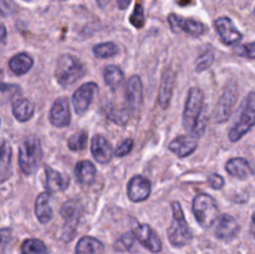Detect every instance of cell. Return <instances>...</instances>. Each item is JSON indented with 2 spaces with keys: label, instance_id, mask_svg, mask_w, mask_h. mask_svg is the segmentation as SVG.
<instances>
[{
  "label": "cell",
  "instance_id": "cell-37",
  "mask_svg": "<svg viewBox=\"0 0 255 254\" xmlns=\"http://www.w3.org/2000/svg\"><path fill=\"white\" fill-rule=\"evenodd\" d=\"M234 52L242 57L247 59H255V42H249V44L239 45L234 49Z\"/></svg>",
  "mask_w": 255,
  "mask_h": 254
},
{
  "label": "cell",
  "instance_id": "cell-42",
  "mask_svg": "<svg viewBox=\"0 0 255 254\" xmlns=\"http://www.w3.org/2000/svg\"><path fill=\"white\" fill-rule=\"evenodd\" d=\"M131 1L132 0H117V6H119L121 10H125L129 6Z\"/></svg>",
  "mask_w": 255,
  "mask_h": 254
},
{
  "label": "cell",
  "instance_id": "cell-1",
  "mask_svg": "<svg viewBox=\"0 0 255 254\" xmlns=\"http://www.w3.org/2000/svg\"><path fill=\"white\" fill-rule=\"evenodd\" d=\"M207 116L204 112V92L198 87L188 91L183 111V127L194 136H202L206 131Z\"/></svg>",
  "mask_w": 255,
  "mask_h": 254
},
{
  "label": "cell",
  "instance_id": "cell-36",
  "mask_svg": "<svg viewBox=\"0 0 255 254\" xmlns=\"http://www.w3.org/2000/svg\"><path fill=\"white\" fill-rule=\"evenodd\" d=\"M129 21L137 29H141V27L144 26V22H146V17H144V11L143 6H142L141 2H137L136 6H134L133 12L131 14V17H129Z\"/></svg>",
  "mask_w": 255,
  "mask_h": 254
},
{
  "label": "cell",
  "instance_id": "cell-33",
  "mask_svg": "<svg viewBox=\"0 0 255 254\" xmlns=\"http://www.w3.org/2000/svg\"><path fill=\"white\" fill-rule=\"evenodd\" d=\"M214 62V51L213 49H208L197 59L196 61V71L202 72L204 70L209 69Z\"/></svg>",
  "mask_w": 255,
  "mask_h": 254
},
{
  "label": "cell",
  "instance_id": "cell-39",
  "mask_svg": "<svg viewBox=\"0 0 255 254\" xmlns=\"http://www.w3.org/2000/svg\"><path fill=\"white\" fill-rule=\"evenodd\" d=\"M16 7L14 0H0V12L5 16L14 14L16 11Z\"/></svg>",
  "mask_w": 255,
  "mask_h": 254
},
{
  "label": "cell",
  "instance_id": "cell-27",
  "mask_svg": "<svg viewBox=\"0 0 255 254\" xmlns=\"http://www.w3.org/2000/svg\"><path fill=\"white\" fill-rule=\"evenodd\" d=\"M104 79L107 86L111 87L112 91H116V90L120 89L121 85L124 84L125 75L124 71H122L119 66L109 65V66L105 67L104 70Z\"/></svg>",
  "mask_w": 255,
  "mask_h": 254
},
{
  "label": "cell",
  "instance_id": "cell-7",
  "mask_svg": "<svg viewBox=\"0 0 255 254\" xmlns=\"http://www.w3.org/2000/svg\"><path fill=\"white\" fill-rule=\"evenodd\" d=\"M82 211H84V208H82L81 202L77 201V199H69L62 204L61 209H60V214L65 222L61 233L62 241L69 242L74 238L80 218L82 216Z\"/></svg>",
  "mask_w": 255,
  "mask_h": 254
},
{
  "label": "cell",
  "instance_id": "cell-21",
  "mask_svg": "<svg viewBox=\"0 0 255 254\" xmlns=\"http://www.w3.org/2000/svg\"><path fill=\"white\" fill-rule=\"evenodd\" d=\"M50 196L49 192H42L39 196L36 197V201H35V214H36L37 221L41 224L49 223L52 219V208L50 206Z\"/></svg>",
  "mask_w": 255,
  "mask_h": 254
},
{
  "label": "cell",
  "instance_id": "cell-9",
  "mask_svg": "<svg viewBox=\"0 0 255 254\" xmlns=\"http://www.w3.org/2000/svg\"><path fill=\"white\" fill-rule=\"evenodd\" d=\"M143 101V85L141 77L134 75L129 77L125 87V107L129 111V114H137L142 106Z\"/></svg>",
  "mask_w": 255,
  "mask_h": 254
},
{
  "label": "cell",
  "instance_id": "cell-35",
  "mask_svg": "<svg viewBox=\"0 0 255 254\" xmlns=\"http://www.w3.org/2000/svg\"><path fill=\"white\" fill-rule=\"evenodd\" d=\"M134 236L132 233L122 234L121 238L115 243V251L117 252H128L133 248L134 246Z\"/></svg>",
  "mask_w": 255,
  "mask_h": 254
},
{
  "label": "cell",
  "instance_id": "cell-32",
  "mask_svg": "<svg viewBox=\"0 0 255 254\" xmlns=\"http://www.w3.org/2000/svg\"><path fill=\"white\" fill-rule=\"evenodd\" d=\"M87 143V132L79 131L77 133H74L69 139H67V146L71 151H82L86 147Z\"/></svg>",
  "mask_w": 255,
  "mask_h": 254
},
{
  "label": "cell",
  "instance_id": "cell-8",
  "mask_svg": "<svg viewBox=\"0 0 255 254\" xmlns=\"http://www.w3.org/2000/svg\"><path fill=\"white\" fill-rule=\"evenodd\" d=\"M237 99H238V87H237L236 82L231 81L226 86L218 104H217L214 117H216V121L218 124L228 121L232 112H233L234 106H236Z\"/></svg>",
  "mask_w": 255,
  "mask_h": 254
},
{
  "label": "cell",
  "instance_id": "cell-24",
  "mask_svg": "<svg viewBox=\"0 0 255 254\" xmlns=\"http://www.w3.org/2000/svg\"><path fill=\"white\" fill-rule=\"evenodd\" d=\"M75 176L79 183L84 186H90L96 179V167L91 161H80L75 167Z\"/></svg>",
  "mask_w": 255,
  "mask_h": 254
},
{
  "label": "cell",
  "instance_id": "cell-16",
  "mask_svg": "<svg viewBox=\"0 0 255 254\" xmlns=\"http://www.w3.org/2000/svg\"><path fill=\"white\" fill-rule=\"evenodd\" d=\"M176 79L177 74L173 69L168 67V69L164 70L158 92V105L162 109H167L169 106V102L173 96L174 86H176Z\"/></svg>",
  "mask_w": 255,
  "mask_h": 254
},
{
  "label": "cell",
  "instance_id": "cell-41",
  "mask_svg": "<svg viewBox=\"0 0 255 254\" xmlns=\"http://www.w3.org/2000/svg\"><path fill=\"white\" fill-rule=\"evenodd\" d=\"M10 237H11V231L10 229H1L0 231V244L5 246L10 241Z\"/></svg>",
  "mask_w": 255,
  "mask_h": 254
},
{
  "label": "cell",
  "instance_id": "cell-3",
  "mask_svg": "<svg viewBox=\"0 0 255 254\" xmlns=\"http://www.w3.org/2000/svg\"><path fill=\"white\" fill-rule=\"evenodd\" d=\"M42 159L41 142L37 137H27L19 148V166L22 173L30 176L36 172Z\"/></svg>",
  "mask_w": 255,
  "mask_h": 254
},
{
  "label": "cell",
  "instance_id": "cell-12",
  "mask_svg": "<svg viewBox=\"0 0 255 254\" xmlns=\"http://www.w3.org/2000/svg\"><path fill=\"white\" fill-rule=\"evenodd\" d=\"M97 91V85L95 82H86L81 85L72 96V104H74L75 112L79 116H82L89 110L92 100H94L95 92Z\"/></svg>",
  "mask_w": 255,
  "mask_h": 254
},
{
  "label": "cell",
  "instance_id": "cell-2",
  "mask_svg": "<svg viewBox=\"0 0 255 254\" xmlns=\"http://www.w3.org/2000/svg\"><path fill=\"white\" fill-rule=\"evenodd\" d=\"M172 213H173V218H172L171 226L167 229V236H168V241L172 246L181 248L192 241L193 234L187 223L179 202L176 201L172 203Z\"/></svg>",
  "mask_w": 255,
  "mask_h": 254
},
{
  "label": "cell",
  "instance_id": "cell-28",
  "mask_svg": "<svg viewBox=\"0 0 255 254\" xmlns=\"http://www.w3.org/2000/svg\"><path fill=\"white\" fill-rule=\"evenodd\" d=\"M21 254H49L47 247L45 246L41 239L29 238L22 242L20 247Z\"/></svg>",
  "mask_w": 255,
  "mask_h": 254
},
{
  "label": "cell",
  "instance_id": "cell-13",
  "mask_svg": "<svg viewBox=\"0 0 255 254\" xmlns=\"http://www.w3.org/2000/svg\"><path fill=\"white\" fill-rule=\"evenodd\" d=\"M49 120L52 126L59 128L69 126L71 122V111H70L69 100L66 97H59L55 100L50 110Z\"/></svg>",
  "mask_w": 255,
  "mask_h": 254
},
{
  "label": "cell",
  "instance_id": "cell-11",
  "mask_svg": "<svg viewBox=\"0 0 255 254\" xmlns=\"http://www.w3.org/2000/svg\"><path fill=\"white\" fill-rule=\"evenodd\" d=\"M132 234L151 253H159L162 251L161 238L148 224H137Z\"/></svg>",
  "mask_w": 255,
  "mask_h": 254
},
{
  "label": "cell",
  "instance_id": "cell-15",
  "mask_svg": "<svg viewBox=\"0 0 255 254\" xmlns=\"http://www.w3.org/2000/svg\"><path fill=\"white\" fill-rule=\"evenodd\" d=\"M216 30L221 36V40L226 45H236L242 41L243 34L239 31L229 17L222 16L216 20Z\"/></svg>",
  "mask_w": 255,
  "mask_h": 254
},
{
  "label": "cell",
  "instance_id": "cell-45",
  "mask_svg": "<svg viewBox=\"0 0 255 254\" xmlns=\"http://www.w3.org/2000/svg\"><path fill=\"white\" fill-rule=\"evenodd\" d=\"M251 233L253 234V237L255 238V212L252 216V223H251Z\"/></svg>",
  "mask_w": 255,
  "mask_h": 254
},
{
  "label": "cell",
  "instance_id": "cell-46",
  "mask_svg": "<svg viewBox=\"0 0 255 254\" xmlns=\"http://www.w3.org/2000/svg\"><path fill=\"white\" fill-rule=\"evenodd\" d=\"M192 0H179V4L181 5H186V4H189Z\"/></svg>",
  "mask_w": 255,
  "mask_h": 254
},
{
  "label": "cell",
  "instance_id": "cell-14",
  "mask_svg": "<svg viewBox=\"0 0 255 254\" xmlns=\"http://www.w3.org/2000/svg\"><path fill=\"white\" fill-rule=\"evenodd\" d=\"M151 181L147 177L134 176L127 184V196L132 202H143L151 194Z\"/></svg>",
  "mask_w": 255,
  "mask_h": 254
},
{
  "label": "cell",
  "instance_id": "cell-26",
  "mask_svg": "<svg viewBox=\"0 0 255 254\" xmlns=\"http://www.w3.org/2000/svg\"><path fill=\"white\" fill-rule=\"evenodd\" d=\"M105 251V246L101 241L94 237H82L77 242L75 254H102Z\"/></svg>",
  "mask_w": 255,
  "mask_h": 254
},
{
  "label": "cell",
  "instance_id": "cell-43",
  "mask_svg": "<svg viewBox=\"0 0 255 254\" xmlns=\"http://www.w3.org/2000/svg\"><path fill=\"white\" fill-rule=\"evenodd\" d=\"M5 37H6V27L2 24H0V42L4 41Z\"/></svg>",
  "mask_w": 255,
  "mask_h": 254
},
{
  "label": "cell",
  "instance_id": "cell-25",
  "mask_svg": "<svg viewBox=\"0 0 255 254\" xmlns=\"http://www.w3.org/2000/svg\"><path fill=\"white\" fill-rule=\"evenodd\" d=\"M34 65V60L26 52H20V54L15 55L10 59L9 67L11 72L16 76H21V75L26 74Z\"/></svg>",
  "mask_w": 255,
  "mask_h": 254
},
{
  "label": "cell",
  "instance_id": "cell-38",
  "mask_svg": "<svg viewBox=\"0 0 255 254\" xmlns=\"http://www.w3.org/2000/svg\"><path fill=\"white\" fill-rule=\"evenodd\" d=\"M133 143H134L133 139L126 138L116 147V149L114 151V154L116 157H125L126 154H128L129 152L132 151V148H133Z\"/></svg>",
  "mask_w": 255,
  "mask_h": 254
},
{
  "label": "cell",
  "instance_id": "cell-5",
  "mask_svg": "<svg viewBox=\"0 0 255 254\" xmlns=\"http://www.w3.org/2000/svg\"><path fill=\"white\" fill-rule=\"evenodd\" d=\"M255 125V92H251L243 104L239 119L229 129L228 137L232 142L243 138Z\"/></svg>",
  "mask_w": 255,
  "mask_h": 254
},
{
  "label": "cell",
  "instance_id": "cell-23",
  "mask_svg": "<svg viewBox=\"0 0 255 254\" xmlns=\"http://www.w3.org/2000/svg\"><path fill=\"white\" fill-rule=\"evenodd\" d=\"M12 115L15 119L20 122L29 121L35 112V106L30 100L24 99V97H17L12 101L11 107Z\"/></svg>",
  "mask_w": 255,
  "mask_h": 254
},
{
  "label": "cell",
  "instance_id": "cell-22",
  "mask_svg": "<svg viewBox=\"0 0 255 254\" xmlns=\"http://www.w3.org/2000/svg\"><path fill=\"white\" fill-rule=\"evenodd\" d=\"M226 169L232 177L239 179H247L253 174V169H252L249 162L242 157H234V158L229 159L226 164Z\"/></svg>",
  "mask_w": 255,
  "mask_h": 254
},
{
  "label": "cell",
  "instance_id": "cell-17",
  "mask_svg": "<svg viewBox=\"0 0 255 254\" xmlns=\"http://www.w3.org/2000/svg\"><path fill=\"white\" fill-rule=\"evenodd\" d=\"M239 224L234 217L231 214H223V216L218 217L217 219V227H216V237L221 241L231 242L238 236L239 233Z\"/></svg>",
  "mask_w": 255,
  "mask_h": 254
},
{
  "label": "cell",
  "instance_id": "cell-47",
  "mask_svg": "<svg viewBox=\"0 0 255 254\" xmlns=\"http://www.w3.org/2000/svg\"><path fill=\"white\" fill-rule=\"evenodd\" d=\"M254 15H255V9H254Z\"/></svg>",
  "mask_w": 255,
  "mask_h": 254
},
{
  "label": "cell",
  "instance_id": "cell-10",
  "mask_svg": "<svg viewBox=\"0 0 255 254\" xmlns=\"http://www.w3.org/2000/svg\"><path fill=\"white\" fill-rule=\"evenodd\" d=\"M168 22L171 29L174 32L183 31L193 37H199L206 32V25L199 20L191 19V17H183L177 14L168 15Z\"/></svg>",
  "mask_w": 255,
  "mask_h": 254
},
{
  "label": "cell",
  "instance_id": "cell-18",
  "mask_svg": "<svg viewBox=\"0 0 255 254\" xmlns=\"http://www.w3.org/2000/svg\"><path fill=\"white\" fill-rule=\"evenodd\" d=\"M91 152L99 163H109L114 156L111 143L102 134H96L91 141Z\"/></svg>",
  "mask_w": 255,
  "mask_h": 254
},
{
  "label": "cell",
  "instance_id": "cell-31",
  "mask_svg": "<svg viewBox=\"0 0 255 254\" xmlns=\"http://www.w3.org/2000/svg\"><path fill=\"white\" fill-rule=\"evenodd\" d=\"M119 52V47L114 42H102V44H97L94 46V54L95 56L100 57V59H109V57L115 56Z\"/></svg>",
  "mask_w": 255,
  "mask_h": 254
},
{
  "label": "cell",
  "instance_id": "cell-30",
  "mask_svg": "<svg viewBox=\"0 0 255 254\" xmlns=\"http://www.w3.org/2000/svg\"><path fill=\"white\" fill-rule=\"evenodd\" d=\"M21 92L20 86L14 84H0V105H6L17 99Z\"/></svg>",
  "mask_w": 255,
  "mask_h": 254
},
{
  "label": "cell",
  "instance_id": "cell-34",
  "mask_svg": "<svg viewBox=\"0 0 255 254\" xmlns=\"http://www.w3.org/2000/svg\"><path fill=\"white\" fill-rule=\"evenodd\" d=\"M11 161V146L4 138H0V169H5L10 166Z\"/></svg>",
  "mask_w": 255,
  "mask_h": 254
},
{
  "label": "cell",
  "instance_id": "cell-40",
  "mask_svg": "<svg viewBox=\"0 0 255 254\" xmlns=\"http://www.w3.org/2000/svg\"><path fill=\"white\" fill-rule=\"evenodd\" d=\"M208 184L213 189H222L224 186V178L219 174H211L208 177Z\"/></svg>",
  "mask_w": 255,
  "mask_h": 254
},
{
  "label": "cell",
  "instance_id": "cell-19",
  "mask_svg": "<svg viewBox=\"0 0 255 254\" xmlns=\"http://www.w3.org/2000/svg\"><path fill=\"white\" fill-rule=\"evenodd\" d=\"M198 147V141L193 136H178L171 141L168 148L169 151L173 152L179 158L188 157L189 154L193 153Z\"/></svg>",
  "mask_w": 255,
  "mask_h": 254
},
{
  "label": "cell",
  "instance_id": "cell-20",
  "mask_svg": "<svg viewBox=\"0 0 255 254\" xmlns=\"http://www.w3.org/2000/svg\"><path fill=\"white\" fill-rule=\"evenodd\" d=\"M46 187L49 192H62L70 186V178L51 167H45Z\"/></svg>",
  "mask_w": 255,
  "mask_h": 254
},
{
  "label": "cell",
  "instance_id": "cell-29",
  "mask_svg": "<svg viewBox=\"0 0 255 254\" xmlns=\"http://www.w3.org/2000/svg\"><path fill=\"white\" fill-rule=\"evenodd\" d=\"M129 117H131V114H129V111L125 106H112L110 107L109 112H107V119L111 122H114V124L120 125V126H125L128 122Z\"/></svg>",
  "mask_w": 255,
  "mask_h": 254
},
{
  "label": "cell",
  "instance_id": "cell-6",
  "mask_svg": "<svg viewBox=\"0 0 255 254\" xmlns=\"http://www.w3.org/2000/svg\"><path fill=\"white\" fill-rule=\"evenodd\" d=\"M194 217L203 228H209L218 219V204L216 199L207 193H198L193 199Z\"/></svg>",
  "mask_w": 255,
  "mask_h": 254
},
{
  "label": "cell",
  "instance_id": "cell-4",
  "mask_svg": "<svg viewBox=\"0 0 255 254\" xmlns=\"http://www.w3.org/2000/svg\"><path fill=\"white\" fill-rule=\"evenodd\" d=\"M85 74V67L80 60L72 55H61L57 60L55 77L61 86L66 87L75 84L77 80L81 79Z\"/></svg>",
  "mask_w": 255,
  "mask_h": 254
},
{
  "label": "cell",
  "instance_id": "cell-44",
  "mask_svg": "<svg viewBox=\"0 0 255 254\" xmlns=\"http://www.w3.org/2000/svg\"><path fill=\"white\" fill-rule=\"evenodd\" d=\"M96 1H97V4H99V6L104 9V7H106L107 5L112 1V0H96Z\"/></svg>",
  "mask_w": 255,
  "mask_h": 254
}]
</instances>
